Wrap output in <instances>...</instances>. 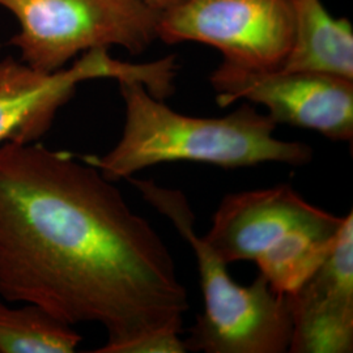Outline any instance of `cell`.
I'll return each mask as SVG.
<instances>
[{
  "mask_svg": "<svg viewBox=\"0 0 353 353\" xmlns=\"http://www.w3.org/2000/svg\"><path fill=\"white\" fill-rule=\"evenodd\" d=\"M0 297L101 325L94 352H188L189 296L160 234L97 168L39 141L0 144Z\"/></svg>",
  "mask_w": 353,
  "mask_h": 353,
  "instance_id": "6da1fadb",
  "label": "cell"
},
{
  "mask_svg": "<svg viewBox=\"0 0 353 353\" xmlns=\"http://www.w3.org/2000/svg\"><path fill=\"white\" fill-rule=\"evenodd\" d=\"M118 84L125 102L122 137L106 154L83 157L114 183L164 163L237 169L265 163L301 166L313 159L307 144L276 138L278 123L249 102L225 117H192L170 109L140 81Z\"/></svg>",
  "mask_w": 353,
  "mask_h": 353,
  "instance_id": "7a4b0ae2",
  "label": "cell"
},
{
  "mask_svg": "<svg viewBox=\"0 0 353 353\" xmlns=\"http://www.w3.org/2000/svg\"><path fill=\"white\" fill-rule=\"evenodd\" d=\"M143 199L174 225L192 249L201 278L204 310L186 351L205 353H284L290 351L292 316L287 296L261 274L249 285L236 283L228 265L195 230V214L181 190L130 178Z\"/></svg>",
  "mask_w": 353,
  "mask_h": 353,
  "instance_id": "3957f363",
  "label": "cell"
},
{
  "mask_svg": "<svg viewBox=\"0 0 353 353\" xmlns=\"http://www.w3.org/2000/svg\"><path fill=\"white\" fill-rule=\"evenodd\" d=\"M0 7L19 24L10 45L41 72L58 71L94 49L140 54L157 39L160 13L145 0H0Z\"/></svg>",
  "mask_w": 353,
  "mask_h": 353,
  "instance_id": "277c9868",
  "label": "cell"
},
{
  "mask_svg": "<svg viewBox=\"0 0 353 353\" xmlns=\"http://www.w3.org/2000/svg\"><path fill=\"white\" fill-rule=\"evenodd\" d=\"M176 68L173 55L151 63H127L114 59L108 49L87 51L75 63L54 72H41L23 61L6 58L0 61V144L41 139L80 83L137 80L152 96L164 100L174 92Z\"/></svg>",
  "mask_w": 353,
  "mask_h": 353,
  "instance_id": "5b68a950",
  "label": "cell"
},
{
  "mask_svg": "<svg viewBox=\"0 0 353 353\" xmlns=\"http://www.w3.org/2000/svg\"><path fill=\"white\" fill-rule=\"evenodd\" d=\"M157 38L198 42L223 61L249 68H278L292 43L288 0H183L160 13Z\"/></svg>",
  "mask_w": 353,
  "mask_h": 353,
  "instance_id": "8992f818",
  "label": "cell"
},
{
  "mask_svg": "<svg viewBox=\"0 0 353 353\" xmlns=\"http://www.w3.org/2000/svg\"><path fill=\"white\" fill-rule=\"evenodd\" d=\"M210 81L221 108L245 100L267 108L278 125L312 130L334 141H352L353 80L223 61Z\"/></svg>",
  "mask_w": 353,
  "mask_h": 353,
  "instance_id": "52a82bcc",
  "label": "cell"
},
{
  "mask_svg": "<svg viewBox=\"0 0 353 353\" xmlns=\"http://www.w3.org/2000/svg\"><path fill=\"white\" fill-rule=\"evenodd\" d=\"M344 217L306 202L290 185L228 194L204 240L227 263L255 262L299 230H341Z\"/></svg>",
  "mask_w": 353,
  "mask_h": 353,
  "instance_id": "ba28073f",
  "label": "cell"
},
{
  "mask_svg": "<svg viewBox=\"0 0 353 353\" xmlns=\"http://www.w3.org/2000/svg\"><path fill=\"white\" fill-rule=\"evenodd\" d=\"M292 353L353 351V214L344 223L327 259L287 296Z\"/></svg>",
  "mask_w": 353,
  "mask_h": 353,
  "instance_id": "9c48e42d",
  "label": "cell"
},
{
  "mask_svg": "<svg viewBox=\"0 0 353 353\" xmlns=\"http://www.w3.org/2000/svg\"><path fill=\"white\" fill-rule=\"evenodd\" d=\"M292 43L278 68L316 72L353 80V28L336 19L322 0H288Z\"/></svg>",
  "mask_w": 353,
  "mask_h": 353,
  "instance_id": "30bf717a",
  "label": "cell"
},
{
  "mask_svg": "<svg viewBox=\"0 0 353 353\" xmlns=\"http://www.w3.org/2000/svg\"><path fill=\"white\" fill-rule=\"evenodd\" d=\"M339 233L341 230L294 232L261 255L255 263L272 290L288 296L300 288L303 281L327 259L336 245Z\"/></svg>",
  "mask_w": 353,
  "mask_h": 353,
  "instance_id": "8fae6325",
  "label": "cell"
},
{
  "mask_svg": "<svg viewBox=\"0 0 353 353\" xmlns=\"http://www.w3.org/2000/svg\"><path fill=\"white\" fill-rule=\"evenodd\" d=\"M83 341L74 326L32 303L0 301V353H71Z\"/></svg>",
  "mask_w": 353,
  "mask_h": 353,
  "instance_id": "7c38bea8",
  "label": "cell"
},
{
  "mask_svg": "<svg viewBox=\"0 0 353 353\" xmlns=\"http://www.w3.org/2000/svg\"><path fill=\"white\" fill-rule=\"evenodd\" d=\"M153 10H156L157 12L161 13L174 7L176 4H179L183 0H145Z\"/></svg>",
  "mask_w": 353,
  "mask_h": 353,
  "instance_id": "4fadbf2b",
  "label": "cell"
}]
</instances>
